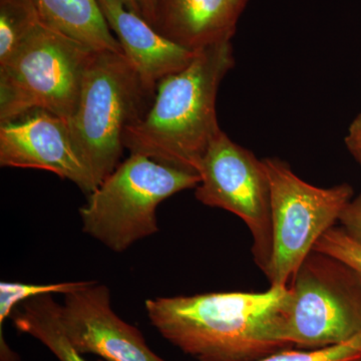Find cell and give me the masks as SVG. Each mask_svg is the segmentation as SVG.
Segmentation results:
<instances>
[{
  "label": "cell",
  "instance_id": "obj_12",
  "mask_svg": "<svg viewBox=\"0 0 361 361\" xmlns=\"http://www.w3.org/2000/svg\"><path fill=\"white\" fill-rule=\"evenodd\" d=\"M238 18L231 0H151L145 16L166 39L192 51L231 40Z\"/></svg>",
  "mask_w": 361,
  "mask_h": 361
},
{
  "label": "cell",
  "instance_id": "obj_11",
  "mask_svg": "<svg viewBox=\"0 0 361 361\" xmlns=\"http://www.w3.org/2000/svg\"><path fill=\"white\" fill-rule=\"evenodd\" d=\"M97 2L123 54L152 94H155L157 87L164 78L184 70L193 61L197 51L166 39L120 0Z\"/></svg>",
  "mask_w": 361,
  "mask_h": 361
},
{
  "label": "cell",
  "instance_id": "obj_10",
  "mask_svg": "<svg viewBox=\"0 0 361 361\" xmlns=\"http://www.w3.org/2000/svg\"><path fill=\"white\" fill-rule=\"evenodd\" d=\"M65 296L61 325L80 355L101 356L106 361H165L149 348L139 329L116 314L106 285L90 281Z\"/></svg>",
  "mask_w": 361,
  "mask_h": 361
},
{
  "label": "cell",
  "instance_id": "obj_7",
  "mask_svg": "<svg viewBox=\"0 0 361 361\" xmlns=\"http://www.w3.org/2000/svg\"><path fill=\"white\" fill-rule=\"evenodd\" d=\"M289 287L283 336L290 348H329L361 332V277L348 265L313 250Z\"/></svg>",
  "mask_w": 361,
  "mask_h": 361
},
{
  "label": "cell",
  "instance_id": "obj_5",
  "mask_svg": "<svg viewBox=\"0 0 361 361\" xmlns=\"http://www.w3.org/2000/svg\"><path fill=\"white\" fill-rule=\"evenodd\" d=\"M154 97L125 54H94L68 123L99 186L120 165L126 130L141 120Z\"/></svg>",
  "mask_w": 361,
  "mask_h": 361
},
{
  "label": "cell",
  "instance_id": "obj_13",
  "mask_svg": "<svg viewBox=\"0 0 361 361\" xmlns=\"http://www.w3.org/2000/svg\"><path fill=\"white\" fill-rule=\"evenodd\" d=\"M44 25L90 51L123 54L97 0H33Z\"/></svg>",
  "mask_w": 361,
  "mask_h": 361
},
{
  "label": "cell",
  "instance_id": "obj_23",
  "mask_svg": "<svg viewBox=\"0 0 361 361\" xmlns=\"http://www.w3.org/2000/svg\"><path fill=\"white\" fill-rule=\"evenodd\" d=\"M142 2V18L146 16L147 13H148V9L149 7V4H151V0H141Z\"/></svg>",
  "mask_w": 361,
  "mask_h": 361
},
{
  "label": "cell",
  "instance_id": "obj_8",
  "mask_svg": "<svg viewBox=\"0 0 361 361\" xmlns=\"http://www.w3.org/2000/svg\"><path fill=\"white\" fill-rule=\"evenodd\" d=\"M197 200L231 212L250 230L256 265L266 274L272 255V211L264 161L221 132L202 163Z\"/></svg>",
  "mask_w": 361,
  "mask_h": 361
},
{
  "label": "cell",
  "instance_id": "obj_2",
  "mask_svg": "<svg viewBox=\"0 0 361 361\" xmlns=\"http://www.w3.org/2000/svg\"><path fill=\"white\" fill-rule=\"evenodd\" d=\"M234 65L231 40L197 51L189 66L158 85L149 110L126 130L123 147L130 154L199 175L211 142L222 132L216 99Z\"/></svg>",
  "mask_w": 361,
  "mask_h": 361
},
{
  "label": "cell",
  "instance_id": "obj_3",
  "mask_svg": "<svg viewBox=\"0 0 361 361\" xmlns=\"http://www.w3.org/2000/svg\"><path fill=\"white\" fill-rule=\"evenodd\" d=\"M200 182L199 175L130 154L80 209L82 230L111 251L128 250L159 232L157 209L161 202Z\"/></svg>",
  "mask_w": 361,
  "mask_h": 361
},
{
  "label": "cell",
  "instance_id": "obj_17",
  "mask_svg": "<svg viewBox=\"0 0 361 361\" xmlns=\"http://www.w3.org/2000/svg\"><path fill=\"white\" fill-rule=\"evenodd\" d=\"M255 361H361V332L336 345L317 349H282Z\"/></svg>",
  "mask_w": 361,
  "mask_h": 361
},
{
  "label": "cell",
  "instance_id": "obj_1",
  "mask_svg": "<svg viewBox=\"0 0 361 361\" xmlns=\"http://www.w3.org/2000/svg\"><path fill=\"white\" fill-rule=\"evenodd\" d=\"M291 289L157 297L146 301L161 336L199 361H255L282 349Z\"/></svg>",
  "mask_w": 361,
  "mask_h": 361
},
{
  "label": "cell",
  "instance_id": "obj_22",
  "mask_svg": "<svg viewBox=\"0 0 361 361\" xmlns=\"http://www.w3.org/2000/svg\"><path fill=\"white\" fill-rule=\"evenodd\" d=\"M247 0H231L233 8H234L235 13L237 16H240L241 11H243L245 7Z\"/></svg>",
  "mask_w": 361,
  "mask_h": 361
},
{
  "label": "cell",
  "instance_id": "obj_4",
  "mask_svg": "<svg viewBox=\"0 0 361 361\" xmlns=\"http://www.w3.org/2000/svg\"><path fill=\"white\" fill-rule=\"evenodd\" d=\"M96 52L40 23L0 63V123L32 111L70 120Z\"/></svg>",
  "mask_w": 361,
  "mask_h": 361
},
{
  "label": "cell",
  "instance_id": "obj_15",
  "mask_svg": "<svg viewBox=\"0 0 361 361\" xmlns=\"http://www.w3.org/2000/svg\"><path fill=\"white\" fill-rule=\"evenodd\" d=\"M42 23L33 0H0V63Z\"/></svg>",
  "mask_w": 361,
  "mask_h": 361
},
{
  "label": "cell",
  "instance_id": "obj_20",
  "mask_svg": "<svg viewBox=\"0 0 361 361\" xmlns=\"http://www.w3.org/2000/svg\"><path fill=\"white\" fill-rule=\"evenodd\" d=\"M345 145L349 153L353 155L361 168V114L356 116L348 128L345 137Z\"/></svg>",
  "mask_w": 361,
  "mask_h": 361
},
{
  "label": "cell",
  "instance_id": "obj_6",
  "mask_svg": "<svg viewBox=\"0 0 361 361\" xmlns=\"http://www.w3.org/2000/svg\"><path fill=\"white\" fill-rule=\"evenodd\" d=\"M272 211L270 286H289L324 233L339 221L353 200L348 184L318 188L305 182L285 161L265 159Z\"/></svg>",
  "mask_w": 361,
  "mask_h": 361
},
{
  "label": "cell",
  "instance_id": "obj_19",
  "mask_svg": "<svg viewBox=\"0 0 361 361\" xmlns=\"http://www.w3.org/2000/svg\"><path fill=\"white\" fill-rule=\"evenodd\" d=\"M339 222L351 237L361 243V194L349 202L339 218Z\"/></svg>",
  "mask_w": 361,
  "mask_h": 361
},
{
  "label": "cell",
  "instance_id": "obj_21",
  "mask_svg": "<svg viewBox=\"0 0 361 361\" xmlns=\"http://www.w3.org/2000/svg\"><path fill=\"white\" fill-rule=\"evenodd\" d=\"M132 13L139 14L142 18V8L141 0H120Z\"/></svg>",
  "mask_w": 361,
  "mask_h": 361
},
{
  "label": "cell",
  "instance_id": "obj_18",
  "mask_svg": "<svg viewBox=\"0 0 361 361\" xmlns=\"http://www.w3.org/2000/svg\"><path fill=\"white\" fill-rule=\"evenodd\" d=\"M314 251L337 259L361 277V243L351 237L343 228H330L318 240Z\"/></svg>",
  "mask_w": 361,
  "mask_h": 361
},
{
  "label": "cell",
  "instance_id": "obj_9",
  "mask_svg": "<svg viewBox=\"0 0 361 361\" xmlns=\"http://www.w3.org/2000/svg\"><path fill=\"white\" fill-rule=\"evenodd\" d=\"M0 165L49 171L87 195L99 187L68 120L49 111H32L0 123Z\"/></svg>",
  "mask_w": 361,
  "mask_h": 361
},
{
  "label": "cell",
  "instance_id": "obj_16",
  "mask_svg": "<svg viewBox=\"0 0 361 361\" xmlns=\"http://www.w3.org/2000/svg\"><path fill=\"white\" fill-rule=\"evenodd\" d=\"M90 281L61 282L51 284H25L18 282H1L0 283V325L7 317L13 315L16 306L28 299L40 295L66 294L82 288Z\"/></svg>",
  "mask_w": 361,
  "mask_h": 361
},
{
  "label": "cell",
  "instance_id": "obj_14",
  "mask_svg": "<svg viewBox=\"0 0 361 361\" xmlns=\"http://www.w3.org/2000/svg\"><path fill=\"white\" fill-rule=\"evenodd\" d=\"M14 326L51 350L59 361H87L68 341L61 322V305L52 295L33 297L13 311Z\"/></svg>",
  "mask_w": 361,
  "mask_h": 361
}]
</instances>
